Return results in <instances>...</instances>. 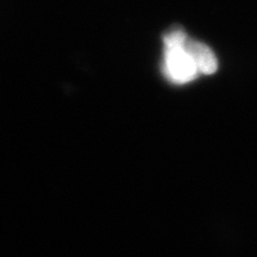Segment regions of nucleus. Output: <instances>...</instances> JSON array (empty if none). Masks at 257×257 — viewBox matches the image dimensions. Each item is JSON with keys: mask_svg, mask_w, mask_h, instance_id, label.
Returning <instances> with one entry per match:
<instances>
[{"mask_svg": "<svg viewBox=\"0 0 257 257\" xmlns=\"http://www.w3.org/2000/svg\"><path fill=\"white\" fill-rule=\"evenodd\" d=\"M187 36L181 29H174L163 37L165 61L163 72L174 83H187L197 78L199 70L185 48Z\"/></svg>", "mask_w": 257, "mask_h": 257, "instance_id": "obj_1", "label": "nucleus"}, {"mask_svg": "<svg viewBox=\"0 0 257 257\" xmlns=\"http://www.w3.org/2000/svg\"><path fill=\"white\" fill-rule=\"evenodd\" d=\"M185 48L192 57L193 62L197 67L199 73L202 74H213L218 68L217 59L214 56L213 51L205 44L200 42L192 41L187 38L185 42Z\"/></svg>", "mask_w": 257, "mask_h": 257, "instance_id": "obj_2", "label": "nucleus"}]
</instances>
